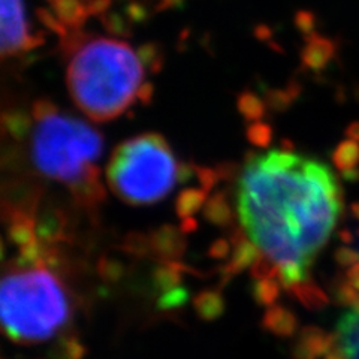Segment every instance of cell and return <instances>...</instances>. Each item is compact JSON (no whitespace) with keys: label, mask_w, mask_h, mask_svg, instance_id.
I'll return each mask as SVG.
<instances>
[{"label":"cell","mask_w":359,"mask_h":359,"mask_svg":"<svg viewBox=\"0 0 359 359\" xmlns=\"http://www.w3.org/2000/svg\"><path fill=\"white\" fill-rule=\"evenodd\" d=\"M237 208L241 228L280 282L306 283L341 211V189L327 165L287 150H268L243 168Z\"/></svg>","instance_id":"cell-1"},{"label":"cell","mask_w":359,"mask_h":359,"mask_svg":"<svg viewBox=\"0 0 359 359\" xmlns=\"http://www.w3.org/2000/svg\"><path fill=\"white\" fill-rule=\"evenodd\" d=\"M144 81L142 57L121 39L86 38L67 60L66 83L72 100L95 121L120 117L142 95Z\"/></svg>","instance_id":"cell-2"},{"label":"cell","mask_w":359,"mask_h":359,"mask_svg":"<svg viewBox=\"0 0 359 359\" xmlns=\"http://www.w3.org/2000/svg\"><path fill=\"white\" fill-rule=\"evenodd\" d=\"M102 147V137L86 121L50 105L36 109L30 153L36 170L45 177L84 196H93Z\"/></svg>","instance_id":"cell-3"},{"label":"cell","mask_w":359,"mask_h":359,"mask_svg":"<svg viewBox=\"0 0 359 359\" xmlns=\"http://www.w3.org/2000/svg\"><path fill=\"white\" fill-rule=\"evenodd\" d=\"M4 331L20 344L47 341L71 318L67 294L57 276L41 265L11 268L0 287Z\"/></svg>","instance_id":"cell-4"},{"label":"cell","mask_w":359,"mask_h":359,"mask_svg":"<svg viewBox=\"0 0 359 359\" xmlns=\"http://www.w3.org/2000/svg\"><path fill=\"white\" fill-rule=\"evenodd\" d=\"M178 177L177 157L157 133H142L120 144L107 170L109 189L132 205L162 201L175 187Z\"/></svg>","instance_id":"cell-5"},{"label":"cell","mask_w":359,"mask_h":359,"mask_svg":"<svg viewBox=\"0 0 359 359\" xmlns=\"http://www.w3.org/2000/svg\"><path fill=\"white\" fill-rule=\"evenodd\" d=\"M0 48L4 57H15L36 47V38L30 32L25 0H0Z\"/></svg>","instance_id":"cell-6"},{"label":"cell","mask_w":359,"mask_h":359,"mask_svg":"<svg viewBox=\"0 0 359 359\" xmlns=\"http://www.w3.org/2000/svg\"><path fill=\"white\" fill-rule=\"evenodd\" d=\"M335 337L347 359H359V307L349 309L337 323Z\"/></svg>","instance_id":"cell-7"},{"label":"cell","mask_w":359,"mask_h":359,"mask_svg":"<svg viewBox=\"0 0 359 359\" xmlns=\"http://www.w3.org/2000/svg\"><path fill=\"white\" fill-rule=\"evenodd\" d=\"M334 163L340 171H353L359 166V142L344 141L334 153Z\"/></svg>","instance_id":"cell-8"},{"label":"cell","mask_w":359,"mask_h":359,"mask_svg":"<svg viewBox=\"0 0 359 359\" xmlns=\"http://www.w3.org/2000/svg\"><path fill=\"white\" fill-rule=\"evenodd\" d=\"M265 327L277 335L289 337L297 328V320L290 313L285 310H273L266 314Z\"/></svg>","instance_id":"cell-9"},{"label":"cell","mask_w":359,"mask_h":359,"mask_svg":"<svg viewBox=\"0 0 359 359\" xmlns=\"http://www.w3.org/2000/svg\"><path fill=\"white\" fill-rule=\"evenodd\" d=\"M298 297L309 309H322L323 306H327L328 302L327 297H325L320 290L304 285L298 287Z\"/></svg>","instance_id":"cell-10"},{"label":"cell","mask_w":359,"mask_h":359,"mask_svg":"<svg viewBox=\"0 0 359 359\" xmlns=\"http://www.w3.org/2000/svg\"><path fill=\"white\" fill-rule=\"evenodd\" d=\"M86 355L84 347L76 340H65L60 344L59 358L60 359H83Z\"/></svg>","instance_id":"cell-11"},{"label":"cell","mask_w":359,"mask_h":359,"mask_svg":"<svg viewBox=\"0 0 359 359\" xmlns=\"http://www.w3.org/2000/svg\"><path fill=\"white\" fill-rule=\"evenodd\" d=\"M337 261L340 262V265L351 268L359 262V253L351 249V247H341L339 253H337Z\"/></svg>","instance_id":"cell-12"},{"label":"cell","mask_w":359,"mask_h":359,"mask_svg":"<svg viewBox=\"0 0 359 359\" xmlns=\"http://www.w3.org/2000/svg\"><path fill=\"white\" fill-rule=\"evenodd\" d=\"M347 283L359 290V262L351 266L349 271H347Z\"/></svg>","instance_id":"cell-13"},{"label":"cell","mask_w":359,"mask_h":359,"mask_svg":"<svg viewBox=\"0 0 359 359\" xmlns=\"http://www.w3.org/2000/svg\"><path fill=\"white\" fill-rule=\"evenodd\" d=\"M347 135H349L352 141L359 142V121L352 123V125L349 126V129H347Z\"/></svg>","instance_id":"cell-14"},{"label":"cell","mask_w":359,"mask_h":359,"mask_svg":"<svg viewBox=\"0 0 359 359\" xmlns=\"http://www.w3.org/2000/svg\"><path fill=\"white\" fill-rule=\"evenodd\" d=\"M352 210H353V212H355V216L359 219V204H355Z\"/></svg>","instance_id":"cell-15"}]
</instances>
